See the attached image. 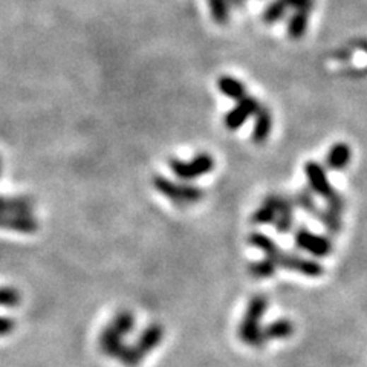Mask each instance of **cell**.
Segmentation results:
<instances>
[{
	"label": "cell",
	"mask_w": 367,
	"mask_h": 367,
	"mask_svg": "<svg viewBox=\"0 0 367 367\" xmlns=\"http://www.w3.org/2000/svg\"><path fill=\"white\" fill-rule=\"evenodd\" d=\"M268 308V300L265 296H256L251 298L248 303L247 313H245L240 326H239V337L240 340L252 347H262L265 344V338H263V327L262 318Z\"/></svg>",
	"instance_id": "cell-1"
},
{
	"label": "cell",
	"mask_w": 367,
	"mask_h": 367,
	"mask_svg": "<svg viewBox=\"0 0 367 367\" xmlns=\"http://www.w3.org/2000/svg\"><path fill=\"white\" fill-rule=\"evenodd\" d=\"M122 338L124 337H121L110 325L106 326L105 331L100 335L101 351L107 356L120 360L122 364L129 367H136L143 361V356L136 352L135 347H129L122 343Z\"/></svg>",
	"instance_id": "cell-2"
},
{
	"label": "cell",
	"mask_w": 367,
	"mask_h": 367,
	"mask_svg": "<svg viewBox=\"0 0 367 367\" xmlns=\"http://www.w3.org/2000/svg\"><path fill=\"white\" fill-rule=\"evenodd\" d=\"M153 185L159 193L164 194L167 199H170L177 205L196 204L204 197V192L199 187L188 185V184H177L175 181L167 180L164 176H155Z\"/></svg>",
	"instance_id": "cell-3"
},
{
	"label": "cell",
	"mask_w": 367,
	"mask_h": 367,
	"mask_svg": "<svg viewBox=\"0 0 367 367\" xmlns=\"http://www.w3.org/2000/svg\"><path fill=\"white\" fill-rule=\"evenodd\" d=\"M172 172L184 181L197 180L204 175H209L214 168V159L209 153L196 155L192 161H181V159H172L170 161Z\"/></svg>",
	"instance_id": "cell-4"
},
{
	"label": "cell",
	"mask_w": 367,
	"mask_h": 367,
	"mask_svg": "<svg viewBox=\"0 0 367 367\" xmlns=\"http://www.w3.org/2000/svg\"><path fill=\"white\" fill-rule=\"evenodd\" d=\"M271 260L276 262L277 268L281 267L288 271H294L298 272V274H303L308 277H320L323 276V267L320 265L318 262L313 260V259H305L300 257L297 254H289L285 251H279L276 256L268 257Z\"/></svg>",
	"instance_id": "cell-5"
},
{
	"label": "cell",
	"mask_w": 367,
	"mask_h": 367,
	"mask_svg": "<svg viewBox=\"0 0 367 367\" xmlns=\"http://www.w3.org/2000/svg\"><path fill=\"white\" fill-rule=\"evenodd\" d=\"M296 243L300 250H303L315 257H326L332 252V242L320 234H314L306 228L296 231Z\"/></svg>",
	"instance_id": "cell-6"
},
{
	"label": "cell",
	"mask_w": 367,
	"mask_h": 367,
	"mask_svg": "<svg viewBox=\"0 0 367 367\" xmlns=\"http://www.w3.org/2000/svg\"><path fill=\"white\" fill-rule=\"evenodd\" d=\"M305 173H306V177L309 181V185L313 190L323 197V199L326 202L332 201L334 197H337L340 193H337L332 185L329 184V180H327V175L325 172V168L320 165L318 163L315 161H309L305 164Z\"/></svg>",
	"instance_id": "cell-7"
},
{
	"label": "cell",
	"mask_w": 367,
	"mask_h": 367,
	"mask_svg": "<svg viewBox=\"0 0 367 367\" xmlns=\"http://www.w3.org/2000/svg\"><path fill=\"white\" fill-rule=\"evenodd\" d=\"M260 107V103L254 97H245L238 101L236 107H233L227 117H225V126L230 130H238L245 124L250 117L256 115V112Z\"/></svg>",
	"instance_id": "cell-8"
},
{
	"label": "cell",
	"mask_w": 367,
	"mask_h": 367,
	"mask_svg": "<svg viewBox=\"0 0 367 367\" xmlns=\"http://www.w3.org/2000/svg\"><path fill=\"white\" fill-rule=\"evenodd\" d=\"M0 228L31 234L39 230V222L33 214H0Z\"/></svg>",
	"instance_id": "cell-9"
},
{
	"label": "cell",
	"mask_w": 367,
	"mask_h": 367,
	"mask_svg": "<svg viewBox=\"0 0 367 367\" xmlns=\"http://www.w3.org/2000/svg\"><path fill=\"white\" fill-rule=\"evenodd\" d=\"M294 211L296 205L293 197L280 196L279 194V206H277V218L274 221L276 230L280 234H286L294 227Z\"/></svg>",
	"instance_id": "cell-10"
},
{
	"label": "cell",
	"mask_w": 367,
	"mask_h": 367,
	"mask_svg": "<svg viewBox=\"0 0 367 367\" xmlns=\"http://www.w3.org/2000/svg\"><path fill=\"white\" fill-rule=\"evenodd\" d=\"M33 209L31 197L0 194V214H33Z\"/></svg>",
	"instance_id": "cell-11"
},
{
	"label": "cell",
	"mask_w": 367,
	"mask_h": 367,
	"mask_svg": "<svg viewBox=\"0 0 367 367\" xmlns=\"http://www.w3.org/2000/svg\"><path fill=\"white\" fill-rule=\"evenodd\" d=\"M164 338V327L161 325H150L146 327V331L141 334L138 343L135 344V349L143 355H148L153 349L161 344Z\"/></svg>",
	"instance_id": "cell-12"
},
{
	"label": "cell",
	"mask_w": 367,
	"mask_h": 367,
	"mask_svg": "<svg viewBox=\"0 0 367 367\" xmlns=\"http://www.w3.org/2000/svg\"><path fill=\"white\" fill-rule=\"evenodd\" d=\"M272 130V115L271 110L260 106L256 112V121H254L252 127V139L254 143L262 144L269 138V134Z\"/></svg>",
	"instance_id": "cell-13"
},
{
	"label": "cell",
	"mask_w": 367,
	"mask_h": 367,
	"mask_svg": "<svg viewBox=\"0 0 367 367\" xmlns=\"http://www.w3.org/2000/svg\"><path fill=\"white\" fill-rule=\"evenodd\" d=\"M352 152L346 143L334 144L326 155V165L332 170H343L351 163Z\"/></svg>",
	"instance_id": "cell-14"
},
{
	"label": "cell",
	"mask_w": 367,
	"mask_h": 367,
	"mask_svg": "<svg viewBox=\"0 0 367 367\" xmlns=\"http://www.w3.org/2000/svg\"><path fill=\"white\" fill-rule=\"evenodd\" d=\"M277 206H279V194H269L263 204L252 214V222L267 225L274 223L277 218Z\"/></svg>",
	"instance_id": "cell-15"
},
{
	"label": "cell",
	"mask_w": 367,
	"mask_h": 367,
	"mask_svg": "<svg viewBox=\"0 0 367 367\" xmlns=\"http://www.w3.org/2000/svg\"><path fill=\"white\" fill-rule=\"evenodd\" d=\"M293 332H294L293 322L288 318H280L268 325L267 327H263V338H265V342L284 340V338L293 335Z\"/></svg>",
	"instance_id": "cell-16"
},
{
	"label": "cell",
	"mask_w": 367,
	"mask_h": 367,
	"mask_svg": "<svg viewBox=\"0 0 367 367\" xmlns=\"http://www.w3.org/2000/svg\"><path fill=\"white\" fill-rule=\"evenodd\" d=\"M218 88L223 95L228 97L230 100L239 101L247 97V88H245V84L242 81H239L238 78L227 77V75L218 80Z\"/></svg>",
	"instance_id": "cell-17"
},
{
	"label": "cell",
	"mask_w": 367,
	"mask_h": 367,
	"mask_svg": "<svg viewBox=\"0 0 367 367\" xmlns=\"http://www.w3.org/2000/svg\"><path fill=\"white\" fill-rule=\"evenodd\" d=\"M309 14L305 11H296L293 17L289 18L288 23V35L293 40H300L308 31V23H309Z\"/></svg>",
	"instance_id": "cell-18"
},
{
	"label": "cell",
	"mask_w": 367,
	"mask_h": 367,
	"mask_svg": "<svg viewBox=\"0 0 367 367\" xmlns=\"http://www.w3.org/2000/svg\"><path fill=\"white\" fill-rule=\"evenodd\" d=\"M315 218L322 222L323 227L327 230V233L331 234H338L342 231V227H343V222H342V213L338 211H334L331 209H326L325 210H320L318 214L315 216Z\"/></svg>",
	"instance_id": "cell-19"
},
{
	"label": "cell",
	"mask_w": 367,
	"mask_h": 367,
	"mask_svg": "<svg viewBox=\"0 0 367 367\" xmlns=\"http://www.w3.org/2000/svg\"><path fill=\"white\" fill-rule=\"evenodd\" d=\"M248 242L250 245H252L254 248H259L260 251L265 252V257H272L280 251V248L277 247V243L272 240L271 238H268L267 234L262 233H251L248 236Z\"/></svg>",
	"instance_id": "cell-20"
},
{
	"label": "cell",
	"mask_w": 367,
	"mask_h": 367,
	"mask_svg": "<svg viewBox=\"0 0 367 367\" xmlns=\"http://www.w3.org/2000/svg\"><path fill=\"white\" fill-rule=\"evenodd\" d=\"M110 326L115 329V331L121 335V337H126L132 332V329L135 326V317L129 310H121L118 313L114 320H112Z\"/></svg>",
	"instance_id": "cell-21"
},
{
	"label": "cell",
	"mask_w": 367,
	"mask_h": 367,
	"mask_svg": "<svg viewBox=\"0 0 367 367\" xmlns=\"http://www.w3.org/2000/svg\"><path fill=\"white\" fill-rule=\"evenodd\" d=\"M210 13L213 21L219 25H225L230 18V4L228 0H209Z\"/></svg>",
	"instance_id": "cell-22"
},
{
	"label": "cell",
	"mask_w": 367,
	"mask_h": 367,
	"mask_svg": "<svg viewBox=\"0 0 367 367\" xmlns=\"http://www.w3.org/2000/svg\"><path fill=\"white\" fill-rule=\"evenodd\" d=\"M288 5L284 2V0H272V2L265 8L263 11V22L265 23H276L279 22L281 17L286 14Z\"/></svg>",
	"instance_id": "cell-23"
},
{
	"label": "cell",
	"mask_w": 367,
	"mask_h": 367,
	"mask_svg": "<svg viewBox=\"0 0 367 367\" xmlns=\"http://www.w3.org/2000/svg\"><path fill=\"white\" fill-rule=\"evenodd\" d=\"M277 269V265L274 260H271L268 257L262 259L259 262H254L250 265V272L257 279H265V277H271L274 276V272Z\"/></svg>",
	"instance_id": "cell-24"
},
{
	"label": "cell",
	"mask_w": 367,
	"mask_h": 367,
	"mask_svg": "<svg viewBox=\"0 0 367 367\" xmlns=\"http://www.w3.org/2000/svg\"><path fill=\"white\" fill-rule=\"evenodd\" d=\"M293 201H294V205L297 206V209H302L303 211L313 214V216H317L318 214V206L315 204V199L314 196L310 194V192L308 190H302L298 192L293 196Z\"/></svg>",
	"instance_id": "cell-25"
},
{
	"label": "cell",
	"mask_w": 367,
	"mask_h": 367,
	"mask_svg": "<svg viewBox=\"0 0 367 367\" xmlns=\"http://www.w3.org/2000/svg\"><path fill=\"white\" fill-rule=\"evenodd\" d=\"M288 8H294V11L310 13L314 8V0H284Z\"/></svg>",
	"instance_id": "cell-26"
},
{
	"label": "cell",
	"mask_w": 367,
	"mask_h": 367,
	"mask_svg": "<svg viewBox=\"0 0 367 367\" xmlns=\"http://www.w3.org/2000/svg\"><path fill=\"white\" fill-rule=\"evenodd\" d=\"M14 327H16L14 320L8 317H0V337L9 335L14 331Z\"/></svg>",
	"instance_id": "cell-27"
},
{
	"label": "cell",
	"mask_w": 367,
	"mask_h": 367,
	"mask_svg": "<svg viewBox=\"0 0 367 367\" xmlns=\"http://www.w3.org/2000/svg\"><path fill=\"white\" fill-rule=\"evenodd\" d=\"M245 2H247V0H228L230 6H234V8H242L245 5Z\"/></svg>",
	"instance_id": "cell-28"
},
{
	"label": "cell",
	"mask_w": 367,
	"mask_h": 367,
	"mask_svg": "<svg viewBox=\"0 0 367 367\" xmlns=\"http://www.w3.org/2000/svg\"><path fill=\"white\" fill-rule=\"evenodd\" d=\"M0 175H2V159H0Z\"/></svg>",
	"instance_id": "cell-29"
}]
</instances>
